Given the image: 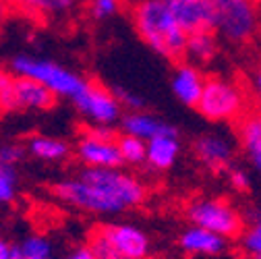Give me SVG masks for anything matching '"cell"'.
Masks as SVG:
<instances>
[{
	"label": "cell",
	"instance_id": "cell-1",
	"mask_svg": "<svg viewBox=\"0 0 261 259\" xmlns=\"http://www.w3.org/2000/svg\"><path fill=\"white\" fill-rule=\"evenodd\" d=\"M54 197L79 212L93 216H118L141 208L149 191L133 172L118 168L83 166L73 176L54 185Z\"/></svg>",
	"mask_w": 261,
	"mask_h": 259
},
{
	"label": "cell",
	"instance_id": "cell-2",
	"mask_svg": "<svg viewBox=\"0 0 261 259\" xmlns=\"http://www.w3.org/2000/svg\"><path fill=\"white\" fill-rule=\"evenodd\" d=\"M128 15L139 40L158 56L182 60L189 34L166 0H130Z\"/></svg>",
	"mask_w": 261,
	"mask_h": 259
},
{
	"label": "cell",
	"instance_id": "cell-3",
	"mask_svg": "<svg viewBox=\"0 0 261 259\" xmlns=\"http://www.w3.org/2000/svg\"><path fill=\"white\" fill-rule=\"evenodd\" d=\"M195 108L212 122H239L249 112V91L232 77L210 75Z\"/></svg>",
	"mask_w": 261,
	"mask_h": 259
},
{
	"label": "cell",
	"instance_id": "cell-4",
	"mask_svg": "<svg viewBox=\"0 0 261 259\" xmlns=\"http://www.w3.org/2000/svg\"><path fill=\"white\" fill-rule=\"evenodd\" d=\"M212 7L216 13L214 31L220 42L245 48L259 38L261 13L255 0H214Z\"/></svg>",
	"mask_w": 261,
	"mask_h": 259
},
{
	"label": "cell",
	"instance_id": "cell-5",
	"mask_svg": "<svg viewBox=\"0 0 261 259\" xmlns=\"http://www.w3.org/2000/svg\"><path fill=\"white\" fill-rule=\"evenodd\" d=\"M9 69L15 75L36 79L38 83L46 85L56 98H64V100H73L87 85V79L81 73L64 67L60 62H54L52 58H44L36 54L13 56L9 62Z\"/></svg>",
	"mask_w": 261,
	"mask_h": 259
},
{
	"label": "cell",
	"instance_id": "cell-6",
	"mask_svg": "<svg viewBox=\"0 0 261 259\" xmlns=\"http://www.w3.org/2000/svg\"><path fill=\"white\" fill-rule=\"evenodd\" d=\"M97 259H147L149 237L135 224L108 222L91 232L87 245Z\"/></svg>",
	"mask_w": 261,
	"mask_h": 259
},
{
	"label": "cell",
	"instance_id": "cell-7",
	"mask_svg": "<svg viewBox=\"0 0 261 259\" xmlns=\"http://www.w3.org/2000/svg\"><path fill=\"white\" fill-rule=\"evenodd\" d=\"M185 216L191 224L203 226V228L224 237L237 239L245 230V220L241 212L226 199L220 197H197L185 208Z\"/></svg>",
	"mask_w": 261,
	"mask_h": 259
},
{
	"label": "cell",
	"instance_id": "cell-8",
	"mask_svg": "<svg viewBox=\"0 0 261 259\" xmlns=\"http://www.w3.org/2000/svg\"><path fill=\"white\" fill-rule=\"evenodd\" d=\"M75 156L83 166L91 168H118L124 166L116 133L106 124H87L75 145Z\"/></svg>",
	"mask_w": 261,
	"mask_h": 259
},
{
	"label": "cell",
	"instance_id": "cell-9",
	"mask_svg": "<svg viewBox=\"0 0 261 259\" xmlns=\"http://www.w3.org/2000/svg\"><path fill=\"white\" fill-rule=\"evenodd\" d=\"M79 116L87 120V124H106L112 126L122 118V104L118 102L116 93L102 83L87 81V85L71 100Z\"/></svg>",
	"mask_w": 261,
	"mask_h": 259
},
{
	"label": "cell",
	"instance_id": "cell-10",
	"mask_svg": "<svg viewBox=\"0 0 261 259\" xmlns=\"http://www.w3.org/2000/svg\"><path fill=\"white\" fill-rule=\"evenodd\" d=\"M56 100L46 85L13 73L11 83L0 93V112H46L54 108Z\"/></svg>",
	"mask_w": 261,
	"mask_h": 259
},
{
	"label": "cell",
	"instance_id": "cell-11",
	"mask_svg": "<svg viewBox=\"0 0 261 259\" xmlns=\"http://www.w3.org/2000/svg\"><path fill=\"white\" fill-rule=\"evenodd\" d=\"M195 156L207 170H228L234 160V141L222 133H203L193 143Z\"/></svg>",
	"mask_w": 261,
	"mask_h": 259
},
{
	"label": "cell",
	"instance_id": "cell-12",
	"mask_svg": "<svg viewBox=\"0 0 261 259\" xmlns=\"http://www.w3.org/2000/svg\"><path fill=\"white\" fill-rule=\"evenodd\" d=\"M203 85H205V73L201 71V67H197V64H193L189 60L178 62L174 67L172 77H170V87H172L174 98L182 106H189V108L197 106Z\"/></svg>",
	"mask_w": 261,
	"mask_h": 259
},
{
	"label": "cell",
	"instance_id": "cell-13",
	"mask_svg": "<svg viewBox=\"0 0 261 259\" xmlns=\"http://www.w3.org/2000/svg\"><path fill=\"white\" fill-rule=\"evenodd\" d=\"M13 13H19L31 21L52 23L67 19L77 0H7Z\"/></svg>",
	"mask_w": 261,
	"mask_h": 259
},
{
	"label": "cell",
	"instance_id": "cell-14",
	"mask_svg": "<svg viewBox=\"0 0 261 259\" xmlns=\"http://www.w3.org/2000/svg\"><path fill=\"white\" fill-rule=\"evenodd\" d=\"M120 128H122V133L135 135L143 141H149V139H155L162 135H178V128L174 124H170L168 120L160 118L151 112H145V110H130V112L122 114Z\"/></svg>",
	"mask_w": 261,
	"mask_h": 259
},
{
	"label": "cell",
	"instance_id": "cell-15",
	"mask_svg": "<svg viewBox=\"0 0 261 259\" xmlns=\"http://www.w3.org/2000/svg\"><path fill=\"white\" fill-rule=\"evenodd\" d=\"M237 141L249 162L253 172L261 178V106L249 110L237 122Z\"/></svg>",
	"mask_w": 261,
	"mask_h": 259
},
{
	"label": "cell",
	"instance_id": "cell-16",
	"mask_svg": "<svg viewBox=\"0 0 261 259\" xmlns=\"http://www.w3.org/2000/svg\"><path fill=\"white\" fill-rule=\"evenodd\" d=\"M187 34L214 29L216 13L210 0H174L168 3Z\"/></svg>",
	"mask_w": 261,
	"mask_h": 259
},
{
	"label": "cell",
	"instance_id": "cell-17",
	"mask_svg": "<svg viewBox=\"0 0 261 259\" xmlns=\"http://www.w3.org/2000/svg\"><path fill=\"white\" fill-rule=\"evenodd\" d=\"M178 247L182 249V253H187L191 257H197V255L216 257L228 249V239L203 228V226L191 224L187 230H182V235L178 239Z\"/></svg>",
	"mask_w": 261,
	"mask_h": 259
},
{
	"label": "cell",
	"instance_id": "cell-18",
	"mask_svg": "<svg viewBox=\"0 0 261 259\" xmlns=\"http://www.w3.org/2000/svg\"><path fill=\"white\" fill-rule=\"evenodd\" d=\"M180 156V141L178 135H162L155 139L147 141V156L145 164L151 170L164 172L176 164V160Z\"/></svg>",
	"mask_w": 261,
	"mask_h": 259
},
{
	"label": "cell",
	"instance_id": "cell-19",
	"mask_svg": "<svg viewBox=\"0 0 261 259\" xmlns=\"http://www.w3.org/2000/svg\"><path fill=\"white\" fill-rule=\"evenodd\" d=\"M27 153H31L36 160L48 162V164H60V162H67L73 153L71 143H67L60 137H52V135H31L25 141Z\"/></svg>",
	"mask_w": 261,
	"mask_h": 259
},
{
	"label": "cell",
	"instance_id": "cell-20",
	"mask_svg": "<svg viewBox=\"0 0 261 259\" xmlns=\"http://www.w3.org/2000/svg\"><path fill=\"white\" fill-rule=\"evenodd\" d=\"M218 52H220V38L214 29L189 34L187 48H185V58L189 62L197 64V67H203V64H210L216 60Z\"/></svg>",
	"mask_w": 261,
	"mask_h": 259
},
{
	"label": "cell",
	"instance_id": "cell-21",
	"mask_svg": "<svg viewBox=\"0 0 261 259\" xmlns=\"http://www.w3.org/2000/svg\"><path fill=\"white\" fill-rule=\"evenodd\" d=\"M128 7V0H85V15L93 23H104L118 17Z\"/></svg>",
	"mask_w": 261,
	"mask_h": 259
},
{
	"label": "cell",
	"instance_id": "cell-22",
	"mask_svg": "<svg viewBox=\"0 0 261 259\" xmlns=\"http://www.w3.org/2000/svg\"><path fill=\"white\" fill-rule=\"evenodd\" d=\"M116 143H118V149H120V156H122L124 164H130V166L145 164L147 141H143V139H139L135 135L122 133L120 137H116Z\"/></svg>",
	"mask_w": 261,
	"mask_h": 259
},
{
	"label": "cell",
	"instance_id": "cell-23",
	"mask_svg": "<svg viewBox=\"0 0 261 259\" xmlns=\"http://www.w3.org/2000/svg\"><path fill=\"white\" fill-rule=\"evenodd\" d=\"M21 253L27 259H54V247L44 235H29L19 243Z\"/></svg>",
	"mask_w": 261,
	"mask_h": 259
},
{
	"label": "cell",
	"instance_id": "cell-24",
	"mask_svg": "<svg viewBox=\"0 0 261 259\" xmlns=\"http://www.w3.org/2000/svg\"><path fill=\"white\" fill-rule=\"evenodd\" d=\"M241 247L249 257L261 259V212L253 214L249 226L241 232Z\"/></svg>",
	"mask_w": 261,
	"mask_h": 259
},
{
	"label": "cell",
	"instance_id": "cell-25",
	"mask_svg": "<svg viewBox=\"0 0 261 259\" xmlns=\"http://www.w3.org/2000/svg\"><path fill=\"white\" fill-rule=\"evenodd\" d=\"M17 191H19V176L15 166L0 164V203L7 205L17 199Z\"/></svg>",
	"mask_w": 261,
	"mask_h": 259
},
{
	"label": "cell",
	"instance_id": "cell-26",
	"mask_svg": "<svg viewBox=\"0 0 261 259\" xmlns=\"http://www.w3.org/2000/svg\"><path fill=\"white\" fill-rule=\"evenodd\" d=\"M27 156V147L21 143H5L0 145V164H7V166H19L21 162Z\"/></svg>",
	"mask_w": 261,
	"mask_h": 259
},
{
	"label": "cell",
	"instance_id": "cell-27",
	"mask_svg": "<svg viewBox=\"0 0 261 259\" xmlns=\"http://www.w3.org/2000/svg\"><path fill=\"white\" fill-rule=\"evenodd\" d=\"M112 91L116 93V98H118V102L122 104L124 110L130 112V110H143L145 108V100L141 98L139 93L130 91L126 87H112Z\"/></svg>",
	"mask_w": 261,
	"mask_h": 259
},
{
	"label": "cell",
	"instance_id": "cell-28",
	"mask_svg": "<svg viewBox=\"0 0 261 259\" xmlns=\"http://www.w3.org/2000/svg\"><path fill=\"white\" fill-rule=\"evenodd\" d=\"M228 180H230V187L234 191H249L251 189V176L245 168H237V166H230L228 168Z\"/></svg>",
	"mask_w": 261,
	"mask_h": 259
},
{
	"label": "cell",
	"instance_id": "cell-29",
	"mask_svg": "<svg viewBox=\"0 0 261 259\" xmlns=\"http://www.w3.org/2000/svg\"><path fill=\"white\" fill-rule=\"evenodd\" d=\"M251 93H253V98L259 100V104H261V56H259L255 69L251 73Z\"/></svg>",
	"mask_w": 261,
	"mask_h": 259
},
{
	"label": "cell",
	"instance_id": "cell-30",
	"mask_svg": "<svg viewBox=\"0 0 261 259\" xmlns=\"http://www.w3.org/2000/svg\"><path fill=\"white\" fill-rule=\"evenodd\" d=\"M62 259H97V257H95V255H93V251L85 245V247H77V249L69 251V253L64 255Z\"/></svg>",
	"mask_w": 261,
	"mask_h": 259
},
{
	"label": "cell",
	"instance_id": "cell-31",
	"mask_svg": "<svg viewBox=\"0 0 261 259\" xmlns=\"http://www.w3.org/2000/svg\"><path fill=\"white\" fill-rule=\"evenodd\" d=\"M11 15H13V11H11L9 3H7V0H0V34H3V29L7 27Z\"/></svg>",
	"mask_w": 261,
	"mask_h": 259
},
{
	"label": "cell",
	"instance_id": "cell-32",
	"mask_svg": "<svg viewBox=\"0 0 261 259\" xmlns=\"http://www.w3.org/2000/svg\"><path fill=\"white\" fill-rule=\"evenodd\" d=\"M11 79H13V71L9 67H5V64H0V93L7 89V85L11 83Z\"/></svg>",
	"mask_w": 261,
	"mask_h": 259
},
{
	"label": "cell",
	"instance_id": "cell-33",
	"mask_svg": "<svg viewBox=\"0 0 261 259\" xmlns=\"http://www.w3.org/2000/svg\"><path fill=\"white\" fill-rule=\"evenodd\" d=\"M11 253H13V245L0 237V259H11Z\"/></svg>",
	"mask_w": 261,
	"mask_h": 259
},
{
	"label": "cell",
	"instance_id": "cell-34",
	"mask_svg": "<svg viewBox=\"0 0 261 259\" xmlns=\"http://www.w3.org/2000/svg\"><path fill=\"white\" fill-rule=\"evenodd\" d=\"M11 259H27V257L21 253L19 245H13V253H11Z\"/></svg>",
	"mask_w": 261,
	"mask_h": 259
},
{
	"label": "cell",
	"instance_id": "cell-35",
	"mask_svg": "<svg viewBox=\"0 0 261 259\" xmlns=\"http://www.w3.org/2000/svg\"><path fill=\"white\" fill-rule=\"evenodd\" d=\"M255 3H257V5H261V0H255Z\"/></svg>",
	"mask_w": 261,
	"mask_h": 259
},
{
	"label": "cell",
	"instance_id": "cell-36",
	"mask_svg": "<svg viewBox=\"0 0 261 259\" xmlns=\"http://www.w3.org/2000/svg\"><path fill=\"white\" fill-rule=\"evenodd\" d=\"M166 3H174V0H166Z\"/></svg>",
	"mask_w": 261,
	"mask_h": 259
}]
</instances>
